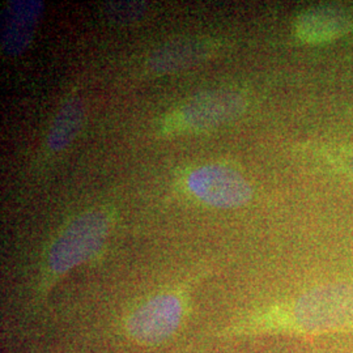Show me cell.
<instances>
[{"label": "cell", "mask_w": 353, "mask_h": 353, "mask_svg": "<svg viewBox=\"0 0 353 353\" xmlns=\"http://www.w3.org/2000/svg\"><path fill=\"white\" fill-rule=\"evenodd\" d=\"M353 30V8L344 4H321L306 8L294 21L297 37L306 43H323Z\"/></svg>", "instance_id": "5"}, {"label": "cell", "mask_w": 353, "mask_h": 353, "mask_svg": "<svg viewBox=\"0 0 353 353\" xmlns=\"http://www.w3.org/2000/svg\"><path fill=\"white\" fill-rule=\"evenodd\" d=\"M110 232V220L101 211L77 216L52 241L46 254V267L52 278L87 263L101 252Z\"/></svg>", "instance_id": "2"}, {"label": "cell", "mask_w": 353, "mask_h": 353, "mask_svg": "<svg viewBox=\"0 0 353 353\" xmlns=\"http://www.w3.org/2000/svg\"><path fill=\"white\" fill-rule=\"evenodd\" d=\"M144 1H110L105 6V13L117 23H134L145 13Z\"/></svg>", "instance_id": "9"}, {"label": "cell", "mask_w": 353, "mask_h": 353, "mask_svg": "<svg viewBox=\"0 0 353 353\" xmlns=\"http://www.w3.org/2000/svg\"><path fill=\"white\" fill-rule=\"evenodd\" d=\"M84 121V108L80 100L65 102L51 123L48 145L52 152L63 151L74 140Z\"/></svg>", "instance_id": "8"}, {"label": "cell", "mask_w": 353, "mask_h": 353, "mask_svg": "<svg viewBox=\"0 0 353 353\" xmlns=\"http://www.w3.org/2000/svg\"><path fill=\"white\" fill-rule=\"evenodd\" d=\"M191 192L216 208H236L252 199L249 182L236 170L223 165H205L190 174Z\"/></svg>", "instance_id": "4"}, {"label": "cell", "mask_w": 353, "mask_h": 353, "mask_svg": "<svg viewBox=\"0 0 353 353\" xmlns=\"http://www.w3.org/2000/svg\"><path fill=\"white\" fill-rule=\"evenodd\" d=\"M245 108V99L237 92L207 90L194 96L178 112L172 114L168 125L172 130H210L236 119L243 113Z\"/></svg>", "instance_id": "3"}, {"label": "cell", "mask_w": 353, "mask_h": 353, "mask_svg": "<svg viewBox=\"0 0 353 353\" xmlns=\"http://www.w3.org/2000/svg\"><path fill=\"white\" fill-rule=\"evenodd\" d=\"M352 163H353V160H352Z\"/></svg>", "instance_id": "10"}, {"label": "cell", "mask_w": 353, "mask_h": 353, "mask_svg": "<svg viewBox=\"0 0 353 353\" xmlns=\"http://www.w3.org/2000/svg\"><path fill=\"white\" fill-rule=\"evenodd\" d=\"M43 11L39 0L8 1L1 17V50L8 57L23 54L32 42Z\"/></svg>", "instance_id": "6"}, {"label": "cell", "mask_w": 353, "mask_h": 353, "mask_svg": "<svg viewBox=\"0 0 353 353\" xmlns=\"http://www.w3.org/2000/svg\"><path fill=\"white\" fill-rule=\"evenodd\" d=\"M214 51V41L208 38H179L169 41L153 51L148 68L154 74H172L196 65Z\"/></svg>", "instance_id": "7"}, {"label": "cell", "mask_w": 353, "mask_h": 353, "mask_svg": "<svg viewBox=\"0 0 353 353\" xmlns=\"http://www.w3.org/2000/svg\"><path fill=\"white\" fill-rule=\"evenodd\" d=\"M188 314L183 292L156 293L138 303L123 318L125 335L141 347H156L170 341Z\"/></svg>", "instance_id": "1"}]
</instances>
